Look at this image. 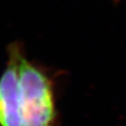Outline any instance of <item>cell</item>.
Wrapping results in <instances>:
<instances>
[{"label":"cell","mask_w":126,"mask_h":126,"mask_svg":"<svg viewBox=\"0 0 126 126\" xmlns=\"http://www.w3.org/2000/svg\"><path fill=\"white\" fill-rule=\"evenodd\" d=\"M19 86L22 126H58L55 82L41 66L19 54Z\"/></svg>","instance_id":"1"},{"label":"cell","mask_w":126,"mask_h":126,"mask_svg":"<svg viewBox=\"0 0 126 126\" xmlns=\"http://www.w3.org/2000/svg\"><path fill=\"white\" fill-rule=\"evenodd\" d=\"M22 46L11 43L7 61L0 76V126H22L19 86V54Z\"/></svg>","instance_id":"2"}]
</instances>
